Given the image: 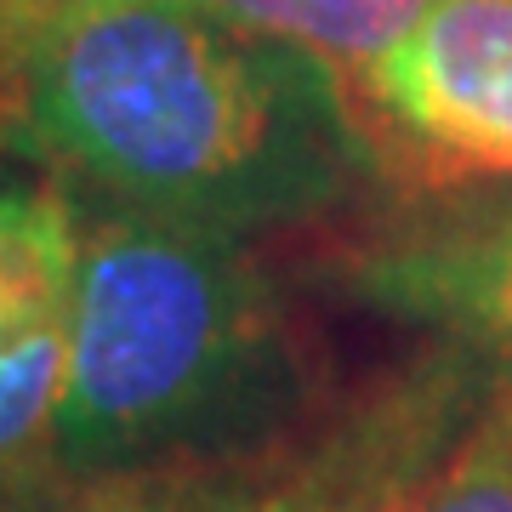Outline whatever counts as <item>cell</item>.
Masks as SVG:
<instances>
[{"label":"cell","mask_w":512,"mask_h":512,"mask_svg":"<svg viewBox=\"0 0 512 512\" xmlns=\"http://www.w3.org/2000/svg\"><path fill=\"white\" fill-rule=\"evenodd\" d=\"M0 148L80 200L279 239L393 194L342 74L211 0H57L0 63Z\"/></svg>","instance_id":"cell-1"},{"label":"cell","mask_w":512,"mask_h":512,"mask_svg":"<svg viewBox=\"0 0 512 512\" xmlns=\"http://www.w3.org/2000/svg\"><path fill=\"white\" fill-rule=\"evenodd\" d=\"M313 410L319 359L251 239L80 200L52 473L262 461Z\"/></svg>","instance_id":"cell-2"},{"label":"cell","mask_w":512,"mask_h":512,"mask_svg":"<svg viewBox=\"0 0 512 512\" xmlns=\"http://www.w3.org/2000/svg\"><path fill=\"white\" fill-rule=\"evenodd\" d=\"M336 245L365 308L467 342L512 376V177L393 188Z\"/></svg>","instance_id":"cell-3"},{"label":"cell","mask_w":512,"mask_h":512,"mask_svg":"<svg viewBox=\"0 0 512 512\" xmlns=\"http://www.w3.org/2000/svg\"><path fill=\"white\" fill-rule=\"evenodd\" d=\"M359 109L393 188L512 177V0H433Z\"/></svg>","instance_id":"cell-4"},{"label":"cell","mask_w":512,"mask_h":512,"mask_svg":"<svg viewBox=\"0 0 512 512\" xmlns=\"http://www.w3.org/2000/svg\"><path fill=\"white\" fill-rule=\"evenodd\" d=\"M80 194L0 148V495L52 478L69 382Z\"/></svg>","instance_id":"cell-5"},{"label":"cell","mask_w":512,"mask_h":512,"mask_svg":"<svg viewBox=\"0 0 512 512\" xmlns=\"http://www.w3.org/2000/svg\"><path fill=\"white\" fill-rule=\"evenodd\" d=\"M0 512H291V450L217 467L40 478L0 495Z\"/></svg>","instance_id":"cell-6"},{"label":"cell","mask_w":512,"mask_h":512,"mask_svg":"<svg viewBox=\"0 0 512 512\" xmlns=\"http://www.w3.org/2000/svg\"><path fill=\"white\" fill-rule=\"evenodd\" d=\"M211 6H222L228 18L251 23L262 35H279L313 52L359 97L370 86V74L427 18L433 0H211Z\"/></svg>","instance_id":"cell-7"},{"label":"cell","mask_w":512,"mask_h":512,"mask_svg":"<svg viewBox=\"0 0 512 512\" xmlns=\"http://www.w3.org/2000/svg\"><path fill=\"white\" fill-rule=\"evenodd\" d=\"M404 512H512V376Z\"/></svg>","instance_id":"cell-8"},{"label":"cell","mask_w":512,"mask_h":512,"mask_svg":"<svg viewBox=\"0 0 512 512\" xmlns=\"http://www.w3.org/2000/svg\"><path fill=\"white\" fill-rule=\"evenodd\" d=\"M18 23H23V12L0 0V63H6V52H12V35H18Z\"/></svg>","instance_id":"cell-9"},{"label":"cell","mask_w":512,"mask_h":512,"mask_svg":"<svg viewBox=\"0 0 512 512\" xmlns=\"http://www.w3.org/2000/svg\"><path fill=\"white\" fill-rule=\"evenodd\" d=\"M6 6H18L23 18H29V12H46V6H57V0H6Z\"/></svg>","instance_id":"cell-10"}]
</instances>
